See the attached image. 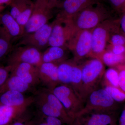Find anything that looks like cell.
I'll return each instance as SVG.
<instances>
[{"label": "cell", "mask_w": 125, "mask_h": 125, "mask_svg": "<svg viewBox=\"0 0 125 125\" xmlns=\"http://www.w3.org/2000/svg\"><path fill=\"white\" fill-rule=\"evenodd\" d=\"M109 17L107 9L99 2L83 9L67 21L74 34L81 30H92Z\"/></svg>", "instance_id": "1"}, {"label": "cell", "mask_w": 125, "mask_h": 125, "mask_svg": "<svg viewBox=\"0 0 125 125\" xmlns=\"http://www.w3.org/2000/svg\"><path fill=\"white\" fill-rule=\"evenodd\" d=\"M34 103L41 114L59 118L62 123L73 125L62 104L51 90L44 87L36 92Z\"/></svg>", "instance_id": "2"}, {"label": "cell", "mask_w": 125, "mask_h": 125, "mask_svg": "<svg viewBox=\"0 0 125 125\" xmlns=\"http://www.w3.org/2000/svg\"><path fill=\"white\" fill-rule=\"evenodd\" d=\"M80 66L81 98L85 104L88 95L99 88L106 70L104 64L100 59L97 58H92Z\"/></svg>", "instance_id": "3"}, {"label": "cell", "mask_w": 125, "mask_h": 125, "mask_svg": "<svg viewBox=\"0 0 125 125\" xmlns=\"http://www.w3.org/2000/svg\"><path fill=\"white\" fill-rule=\"evenodd\" d=\"M120 104L115 102L105 89L102 87L99 88L88 95L83 108L76 118L89 113L118 111Z\"/></svg>", "instance_id": "4"}, {"label": "cell", "mask_w": 125, "mask_h": 125, "mask_svg": "<svg viewBox=\"0 0 125 125\" xmlns=\"http://www.w3.org/2000/svg\"><path fill=\"white\" fill-rule=\"evenodd\" d=\"M119 29V21L117 22L108 19L92 29V50L89 56L99 58L105 51L111 34Z\"/></svg>", "instance_id": "5"}, {"label": "cell", "mask_w": 125, "mask_h": 125, "mask_svg": "<svg viewBox=\"0 0 125 125\" xmlns=\"http://www.w3.org/2000/svg\"><path fill=\"white\" fill-rule=\"evenodd\" d=\"M55 7L49 0H36L30 18L24 29L22 36L36 31L49 22L52 17L53 9Z\"/></svg>", "instance_id": "6"}, {"label": "cell", "mask_w": 125, "mask_h": 125, "mask_svg": "<svg viewBox=\"0 0 125 125\" xmlns=\"http://www.w3.org/2000/svg\"><path fill=\"white\" fill-rule=\"evenodd\" d=\"M52 91L62 104L73 123L78 114L83 108L84 102L72 88L67 85L60 84Z\"/></svg>", "instance_id": "7"}, {"label": "cell", "mask_w": 125, "mask_h": 125, "mask_svg": "<svg viewBox=\"0 0 125 125\" xmlns=\"http://www.w3.org/2000/svg\"><path fill=\"white\" fill-rule=\"evenodd\" d=\"M92 47V30L78 31L73 34L67 46L76 62L89 56Z\"/></svg>", "instance_id": "8"}, {"label": "cell", "mask_w": 125, "mask_h": 125, "mask_svg": "<svg viewBox=\"0 0 125 125\" xmlns=\"http://www.w3.org/2000/svg\"><path fill=\"white\" fill-rule=\"evenodd\" d=\"M42 52L30 46H16L9 54L7 65L27 63L38 66L42 63Z\"/></svg>", "instance_id": "9"}, {"label": "cell", "mask_w": 125, "mask_h": 125, "mask_svg": "<svg viewBox=\"0 0 125 125\" xmlns=\"http://www.w3.org/2000/svg\"><path fill=\"white\" fill-rule=\"evenodd\" d=\"M54 21L48 23L32 32L22 36L16 46H28L42 51L48 47V42Z\"/></svg>", "instance_id": "10"}, {"label": "cell", "mask_w": 125, "mask_h": 125, "mask_svg": "<svg viewBox=\"0 0 125 125\" xmlns=\"http://www.w3.org/2000/svg\"><path fill=\"white\" fill-rule=\"evenodd\" d=\"M48 42V47H66L73 34L68 21L56 18Z\"/></svg>", "instance_id": "11"}, {"label": "cell", "mask_w": 125, "mask_h": 125, "mask_svg": "<svg viewBox=\"0 0 125 125\" xmlns=\"http://www.w3.org/2000/svg\"><path fill=\"white\" fill-rule=\"evenodd\" d=\"M119 116L118 111L85 113L77 117L73 125H117Z\"/></svg>", "instance_id": "12"}, {"label": "cell", "mask_w": 125, "mask_h": 125, "mask_svg": "<svg viewBox=\"0 0 125 125\" xmlns=\"http://www.w3.org/2000/svg\"><path fill=\"white\" fill-rule=\"evenodd\" d=\"M99 2L101 0H64L56 18L69 20L83 9Z\"/></svg>", "instance_id": "13"}, {"label": "cell", "mask_w": 125, "mask_h": 125, "mask_svg": "<svg viewBox=\"0 0 125 125\" xmlns=\"http://www.w3.org/2000/svg\"><path fill=\"white\" fill-rule=\"evenodd\" d=\"M40 83L45 88L52 90L60 84L58 73V65L42 62L36 66Z\"/></svg>", "instance_id": "14"}, {"label": "cell", "mask_w": 125, "mask_h": 125, "mask_svg": "<svg viewBox=\"0 0 125 125\" xmlns=\"http://www.w3.org/2000/svg\"><path fill=\"white\" fill-rule=\"evenodd\" d=\"M8 66L10 67L11 74L19 77L31 87H34L40 83L36 66L27 63Z\"/></svg>", "instance_id": "15"}, {"label": "cell", "mask_w": 125, "mask_h": 125, "mask_svg": "<svg viewBox=\"0 0 125 125\" xmlns=\"http://www.w3.org/2000/svg\"><path fill=\"white\" fill-rule=\"evenodd\" d=\"M24 93L10 90L0 95V106L12 107L29 106L34 103L33 96L27 97Z\"/></svg>", "instance_id": "16"}, {"label": "cell", "mask_w": 125, "mask_h": 125, "mask_svg": "<svg viewBox=\"0 0 125 125\" xmlns=\"http://www.w3.org/2000/svg\"><path fill=\"white\" fill-rule=\"evenodd\" d=\"M0 23L3 29L11 39H20L23 35V31L20 25L9 13L1 14Z\"/></svg>", "instance_id": "17"}, {"label": "cell", "mask_w": 125, "mask_h": 125, "mask_svg": "<svg viewBox=\"0 0 125 125\" xmlns=\"http://www.w3.org/2000/svg\"><path fill=\"white\" fill-rule=\"evenodd\" d=\"M29 106H0V125H9L22 115Z\"/></svg>", "instance_id": "18"}, {"label": "cell", "mask_w": 125, "mask_h": 125, "mask_svg": "<svg viewBox=\"0 0 125 125\" xmlns=\"http://www.w3.org/2000/svg\"><path fill=\"white\" fill-rule=\"evenodd\" d=\"M66 47H48L42 54V62L58 64L67 60Z\"/></svg>", "instance_id": "19"}, {"label": "cell", "mask_w": 125, "mask_h": 125, "mask_svg": "<svg viewBox=\"0 0 125 125\" xmlns=\"http://www.w3.org/2000/svg\"><path fill=\"white\" fill-rule=\"evenodd\" d=\"M32 88L19 77L11 74L5 82L0 86V95L10 90H15L24 93L31 91Z\"/></svg>", "instance_id": "20"}, {"label": "cell", "mask_w": 125, "mask_h": 125, "mask_svg": "<svg viewBox=\"0 0 125 125\" xmlns=\"http://www.w3.org/2000/svg\"><path fill=\"white\" fill-rule=\"evenodd\" d=\"M98 59L102 61L104 65L109 67H116L125 62V55H116L111 50L105 51Z\"/></svg>", "instance_id": "21"}, {"label": "cell", "mask_w": 125, "mask_h": 125, "mask_svg": "<svg viewBox=\"0 0 125 125\" xmlns=\"http://www.w3.org/2000/svg\"><path fill=\"white\" fill-rule=\"evenodd\" d=\"M11 41V38L0 27V60L10 54L13 49Z\"/></svg>", "instance_id": "22"}, {"label": "cell", "mask_w": 125, "mask_h": 125, "mask_svg": "<svg viewBox=\"0 0 125 125\" xmlns=\"http://www.w3.org/2000/svg\"><path fill=\"white\" fill-rule=\"evenodd\" d=\"M101 84L120 88L119 73L115 67H109L105 70Z\"/></svg>", "instance_id": "23"}, {"label": "cell", "mask_w": 125, "mask_h": 125, "mask_svg": "<svg viewBox=\"0 0 125 125\" xmlns=\"http://www.w3.org/2000/svg\"><path fill=\"white\" fill-rule=\"evenodd\" d=\"M33 2L31 0H13L9 5L10 6L9 13L16 20L20 14Z\"/></svg>", "instance_id": "24"}, {"label": "cell", "mask_w": 125, "mask_h": 125, "mask_svg": "<svg viewBox=\"0 0 125 125\" xmlns=\"http://www.w3.org/2000/svg\"><path fill=\"white\" fill-rule=\"evenodd\" d=\"M115 102L122 103L125 102V92L120 88L108 85H101Z\"/></svg>", "instance_id": "25"}, {"label": "cell", "mask_w": 125, "mask_h": 125, "mask_svg": "<svg viewBox=\"0 0 125 125\" xmlns=\"http://www.w3.org/2000/svg\"><path fill=\"white\" fill-rule=\"evenodd\" d=\"M109 40L112 46L125 45V36L120 29L114 31L111 34Z\"/></svg>", "instance_id": "26"}, {"label": "cell", "mask_w": 125, "mask_h": 125, "mask_svg": "<svg viewBox=\"0 0 125 125\" xmlns=\"http://www.w3.org/2000/svg\"><path fill=\"white\" fill-rule=\"evenodd\" d=\"M115 67L119 73V87L125 92V63L119 65Z\"/></svg>", "instance_id": "27"}, {"label": "cell", "mask_w": 125, "mask_h": 125, "mask_svg": "<svg viewBox=\"0 0 125 125\" xmlns=\"http://www.w3.org/2000/svg\"><path fill=\"white\" fill-rule=\"evenodd\" d=\"M10 68L9 66H0V86L7 80L10 76Z\"/></svg>", "instance_id": "28"}, {"label": "cell", "mask_w": 125, "mask_h": 125, "mask_svg": "<svg viewBox=\"0 0 125 125\" xmlns=\"http://www.w3.org/2000/svg\"><path fill=\"white\" fill-rule=\"evenodd\" d=\"M114 10L121 13L125 9V0H108Z\"/></svg>", "instance_id": "29"}, {"label": "cell", "mask_w": 125, "mask_h": 125, "mask_svg": "<svg viewBox=\"0 0 125 125\" xmlns=\"http://www.w3.org/2000/svg\"><path fill=\"white\" fill-rule=\"evenodd\" d=\"M42 115V118L48 125H62V121L59 118L53 117L46 116Z\"/></svg>", "instance_id": "30"}, {"label": "cell", "mask_w": 125, "mask_h": 125, "mask_svg": "<svg viewBox=\"0 0 125 125\" xmlns=\"http://www.w3.org/2000/svg\"><path fill=\"white\" fill-rule=\"evenodd\" d=\"M111 51L116 55H124L125 54V45H118L112 46Z\"/></svg>", "instance_id": "31"}, {"label": "cell", "mask_w": 125, "mask_h": 125, "mask_svg": "<svg viewBox=\"0 0 125 125\" xmlns=\"http://www.w3.org/2000/svg\"><path fill=\"white\" fill-rule=\"evenodd\" d=\"M122 15L119 21L120 30L125 36V9L121 12Z\"/></svg>", "instance_id": "32"}, {"label": "cell", "mask_w": 125, "mask_h": 125, "mask_svg": "<svg viewBox=\"0 0 125 125\" xmlns=\"http://www.w3.org/2000/svg\"><path fill=\"white\" fill-rule=\"evenodd\" d=\"M117 125H125V105L119 115Z\"/></svg>", "instance_id": "33"}, {"label": "cell", "mask_w": 125, "mask_h": 125, "mask_svg": "<svg viewBox=\"0 0 125 125\" xmlns=\"http://www.w3.org/2000/svg\"><path fill=\"white\" fill-rule=\"evenodd\" d=\"M17 120L14 121L9 125H35L34 122L33 121L26 122Z\"/></svg>", "instance_id": "34"}, {"label": "cell", "mask_w": 125, "mask_h": 125, "mask_svg": "<svg viewBox=\"0 0 125 125\" xmlns=\"http://www.w3.org/2000/svg\"><path fill=\"white\" fill-rule=\"evenodd\" d=\"M13 0H0V12L4 7L5 5H9Z\"/></svg>", "instance_id": "35"}, {"label": "cell", "mask_w": 125, "mask_h": 125, "mask_svg": "<svg viewBox=\"0 0 125 125\" xmlns=\"http://www.w3.org/2000/svg\"><path fill=\"white\" fill-rule=\"evenodd\" d=\"M34 123L35 125H48L42 118V119L40 121H38L37 123L35 122Z\"/></svg>", "instance_id": "36"}, {"label": "cell", "mask_w": 125, "mask_h": 125, "mask_svg": "<svg viewBox=\"0 0 125 125\" xmlns=\"http://www.w3.org/2000/svg\"><path fill=\"white\" fill-rule=\"evenodd\" d=\"M52 4L55 6V7L58 5V2L61 0H49Z\"/></svg>", "instance_id": "37"}, {"label": "cell", "mask_w": 125, "mask_h": 125, "mask_svg": "<svg viewBox=\"0 0 125 125\" xmlns=\"http://www.w3.org/2000/svg\"></svg>", "instance_id": "38"}, {"label": "cell", "mask_w": 125, "mask_h": 125, "mask_svg": "<svg viewBox=\"0 0 125 125\" xmlns=\"http://www.w3.org/2000/svg\"><path fill=\"white\" fill-rule=\"evenodd\" d=\"M1 14V13L0 12V15Z\"/></svg>", "instance_id": "39"}]
</instances>
